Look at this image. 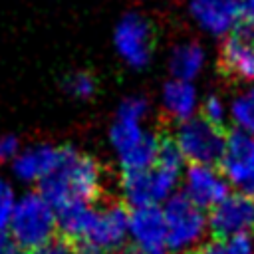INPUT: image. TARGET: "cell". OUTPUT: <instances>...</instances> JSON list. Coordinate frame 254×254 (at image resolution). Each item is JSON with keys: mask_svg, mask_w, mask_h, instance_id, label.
I'll return each mask as SVG.
<instances>
[{"mask_svg": "<svg viewBox=\"0 0 254 254\" xmlns=\"http://www.w3.org/2000/svg\"><path fill=\"white\" fill-rule=\"evenodd\" d=\"M18 149V141L16 137H2L0 139V161L10 159Z\"/></svg>", "mask_w": 254, "mask_h": 254, "instance_id": "obj_27", "label": "cell"}, {"mask_svg": "<svg viewBox=\"0 0 254 254\" xmlns=\"http://www.w3.org/2000/svg\"><path fill=\"white\" fill-rule=\"evenodd\" d=\"M167 220V246L171 250L187 248L196 242L204 232V214L202 210L187 196V192H179L169 198L165 206Z\"/></svg>", "mask_w": 254, "mask_h": 254, "instance_id": "obj_5", "label": "cell"}, {"mask_svg": "<svg viewBox=\"0 0 254 254\" xmlns=\"http://www.w3.org/2000/svg\"><path fill=\"white\" fill-rule=\"evenodd\" d=\"M147 111V101L141 99V97H131L127 101L121 103L119 107V115L117 117H125V119H135L139 121Z\"/></svg>", "mask_w": 254, "mask_h": 254, "instance_id": "obj_22", "label": "cell"}, {"mask_svg": "<svg viewBox=\"0 0 254 254\" xmlns=\"http://www.w3.org/2000/svg\"><path fill=\"white\" fill-rule=\"evenodd\" d=\"M159 151V137L155 135H143V139L127 149L125 153H119L123 171H147L155 165Z\"/></svg>", "mask_w": 254, "mask_h": 254, "instance_id": "obj_15", "label": "cell"}, {"mask_svg": "<svg viewBox=\"0 0 254 254\" xmlns=\"http://www.w3.org/2000/svg\"><path fill=\"white\" fill-rule=\"evenodd\" d=\"M60 161V147H36L20 155L14 163L16 173L26 181H40L44 179Z\"/></svg>", "mask_w": 254, "mask_h": 254, "instance_id": "obj_13", "label": "cell"}, {"mask_svg": "<svg viewBox=\"0 0 254 254\" xmlns=\"http://www.w3.org/2000/svg\"><path fill=\"white\" fill-rule=\"evenodd\" d=\"M202 65V50L194 44H187V46H179L173 52L171 58V71L177 79L187 81L190 77H194L198 73Z\"/></svg>", "mask_w": 254, "mask_h": 254, "instance_id": "obj_16", "label": "cell"}, {"mask_svg": "<svg viewBox=\"0 0 254 254\" xmlns=\"http://www.w3.org/2000/svg\"><path fill=\"white\" fill-rule=\"evenodd\" d=\"M232 117L244 129V133L254 137V87L244 91L232 103Z\"/></svg>", "mask_w": 254, "mask_h": 254, "instance_id": "obj_18", "label": "cell"}, {"mask_svg": "<svg viewBox=\"0 0 254 254\" xmlns=\"http://www.w3.org/2000/svg\"><path fill=\"white\" fill-rule=\"evenodd\" d=\"M226 254H252V238L248 234L232 236L226 242Z\"/></svg>", "mask_w": 254, "mask_h": 254, "instance_id": "obj_24", "label": "cell"}, {"mask_svg": "<svg viewBox=\"0 0 254 254\" xmlns=\"http://www.w3.org/2000/svg\"><path fill=\"white\" fill-rule=\"evenodd\" d=\"M194 107V89L189 81H169L165 85V109L171 121L185 123Z\"/></svg>", "mask_w": 254, "mask_h": 254, "instance_id": "obj_14", "label": "cell"}, {"mask_svg": "<svg viewBox=\"0 0 254 254\" xmlns=\"http://www.w3.org/2000/svg\"><path fill=\"white\" fill-rule=\"evenodd\" d=\"M242 8H244V16L254 20V0H242Z\"/></svg>", "mask_w": 254, "mask_h": 254, "instance_id": "obj_29", "label": "cell"}, {"mask_svg": "<svg viewBox=\"0 0 254 254\" xmlns=\"http://www.w3.org/2000/svg\"><path fill=\"white\" fill-rule=\"evenodd\" d=\"M194 18L212 34H224L244 16L242 0H192Z\"/></svg>", "mask_w": 254, "mask_h": 254, "instance_id": "obj_11", "label": "cell"}, {"mask_svg": "<svg viewBox=\"0 0 254 254\" xmlns=\"http://www.w3.org/2000/svg\"><path fill=\"white\" fill-rule=\"evenodd\" d=\"M101 179V167L93 157L73 147H60V161L40 179L38 194L54 208H62L69 202L97 204L107 196Z\"/></svg>", "mask_w": 254, "mask_h": 254, "instance_id": "obj_1", "label": "cell"}, {"mask_svg": "<svg viewBox=\"0 0 254 254\" xmlns=\"http://www.w3.org/2000/svg\"><path fill=\"white\" fill-rule=\"evenodd\" d=\"M143 135L145 133H141L139 121L125 119V117H117L113 129H111V139H113V145L117 147L119 153H125L127 149H131L133 145H137L143 139Z\"/></svg>", "mask_w": 254, "mask_h": 254, "instance_id": "obj_17", "label": "cell"}, {"mask_svg": "<svg viewBox=\"0 0 254 254\" xmlns=\"http://www.w3.org/2000/svg\"><path fill=\"white\" fill-rule=\"evenodd\" d=\"M129 230L135 238V244L141 246H163L167 242V220L165 212L151 206L133 208L129 216Z\"/></svg>", "mask_w": 254, "mask_h": 254, "instance_id": "obj_12", "label": "cell"}, {"mask_svg": "<svg viewBox=\"0 0 254 254\" xmlns=\"http://www.w3.org/2000/svg\"><path fill=\"white\" fill-rule=\"evenodd\" d=\"M65 89L75 97H89L95 91V77L87 71H75L65 77Z\"/></svg>", "mask_w": 254, "mask_h": 254, "instance_id": "obj_20", "label": "cell"}, {"mask_svg": "<svg viewBox=\"0 0 254 254\" xmlns=\"http://www.w3.org/2000/svg\"><path fill=\"white\" fill-rule=\"evenodd\" d=\"M187 196L198 208L212 210L228 196V185L210 167L190 165L187 171Z\"/></svg>", "mask_w": 254, "mask_h": 254, "instance_id": "obj_10", "label": "cell"}, {"mask_svg": "<svg viewBox=\"0 0 254 254\" xmlns=\"http://www.w3.org/2000/svg\"><path fill=\"white\" fill-rule=\"evenodd\" d=\"M226 133H220L212 125H208L202 117L187 119L179 125L177 133V145L185 159H189L192 165H218L224 153L226 145Z\"/></svg>", "mask_w": 254, "mask_h": 254, "instance_id": "obj_4", "label": "cell"}, {"mask_svg": "<svg viewBox=\"0 0 254 254\" xmlns=\"http://www.w3.org/2000/svg\"><path fill=\"white\" fill-rule=\"evenodd\" d=\"M202 119L208 125H212L214 129H218L220 133H226V135L230 133V129L226 127V119H224V107H222V103H220V99L216 95H210L204 101V105H202Z\"/></svg>", "mask_w": 254, "mask_h": 254, "instance_id": "obj_19", "label": "cell"}, {"mask_svg": "<svg viewBox=\"0 0 254 254\" xmlns=\"http://www.w3.org/2000/svg\"><path fill=\"white\" fill-rule=\"evenodd\" d=\"M210 234L216 240H226L254 230V198L242 192L228 194L208 214Z\"/></svg>", "mask_w": 254, "mask_h": 254, "instance_id": "obj_6", "label": "cell"}, {"mask_svg": "<svg viewBox=\"0 0 254 254\" xmlns=\"http://www.w3.org/2000/svg\"><path fill=\"white\" fill-rule=\"evenodd\" d=\"M14 242L26 252H36L58 234V218L52 206L40 194H26L16 206L10 220Z\"/></svg>", "mask_w": 254, "mask_h": 254, "instance_id": "obj_2", "label": "cell"}, {"mask_svg": "<svg viewBox=\"0 0 254 254\" xmlns=\"http://www.w3.org/2000/svg\"><path fill=\"white\" fill-rule=\"evenodd\" d=\"M14 214V196L8 183L0 181V234L6 230Z\"/></svg>", "mask_w": 254, "mask_h": 254, "instance_id": "obj_21", "label": "cell"}, {"mask_svg": "<svg viewBox=\"0 0 254 254\" xmlns=\"http://www.w3.org/2000/svg\"><path fill=\"white\" fill-rule=\"evenodd\" d=\"M187 254H196V252H187Z\"/></svg>", "mask_w": 254, "mask_h": 254, "instance_id": "obj_30", "label": "cell"}, {"mask_svg": "<svg viewBox=\"0 0 254 254\" xmlns=\"http://www.w3.org/2000/svg\"><path fill=\"white\" fill-rule=\"evenodd\" d=\"M218 171L238 187L246 183L254 175V137L244 131L230 129Z\"/></svg>", "mask_w": 254, "mask_h": 254, "instance_id": "obj_9", "label": "cell"}, {"mask_svg": "<svg viewBox=\"0 0 254 254\" xmlns=\"http://www.w3.org/2000/svg\"><path fill=\"white\" fill-rule=\"evenodd\" d=\"M175 185L177 181L165 177L155 167L147 171H123L121 175V189H123L125 200L133 208L155 204L157 200L165 198Z\"/></svg>", "mask_w": 254, "mask_h": 254, "instance_id": "obj_8", "label": "cell"}, {"mask_svg": "<svg viewBox=\"0 0 254 254\" xmlns=\"http://www.w3.org/2000/svg\"><path fill=\"white\" fill-rule=\"evenodd\" d=\"M218 71L228 81H254V20L242 16L224 40Z\"/></svg>", "mask_w": 254, "mask_h": 254, "instance_id": "obj_3", "label": "cell"}, {"mask_svg": "<svg viewBox=\"0 0 254 254\" xmlns=\"http://www.w3.org/2000/svg\"><path fill=\"white\" fill-rule=\"evenodd\" d=\"M0 254H28L24 248H20L12 236L0 234Z\"/></svg>", "mask_w": 254, "mask_h": 254, "instance_id": "obj_26", "label": "cell"}, {"mask_svg": "<svg viewBox=\"0 0 254 254\" xmlns=\"http://www.w3.org/2000/svg\"><path fill=\"white\" fill-rule=\"evenodd\" d=\"M121 254H167L163 246H141V244H133L123 248Z\"/></svg>", "mask_w": 254, "mask_h": 254, "instance_id": "obj_28", "label": "cell"}, {"mask_svg": "<svg viewBox=\"0 0 254 254\" xmlns=\"http://www.w3.org/2000/svg\"><path fill=\"white\" fill-rule=\"evenodd\" d=\"M196 254H226V240H216V238H212V240H208V242H204L198 250H194Z\"/></svg>", "mask_w": 254, "mask_h": 254, "instance_id": "obj_25", "label": "cell"}, {"mask_svg": "<svg viewBox=\"0 0 254 254\" xmlns=\"http://www.w3.org/2000/svg\"><path fill=\"white\" fill-rule=\"evenodd\" d=\"M32 254H73V252H71L69 242H67L64 236L56 234L48 244H44L42 248H38V250L32 252Z\"/></svg>", "mask_w": 254, "mask_h": 254, "instance_id": "obj_23", "label": "cell"}, {"mask_svg": "<svg viewBox=\"0 0 254 254\" xmlns=\"http://www.w3.org/2000/svg\"><path fill=\"white\" fill-rule=\"evenodd\" d=\"M115 46L127 64L135 67L145 65L155 46L151 24L139 14H127L115 30Z\"/></svg>", "mask_w": 254, "mask_h": 254, "instance_id": "obj_7", "label": "cell"}]
</instances>
